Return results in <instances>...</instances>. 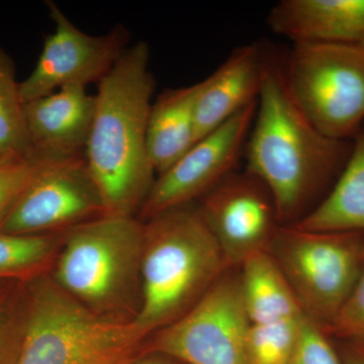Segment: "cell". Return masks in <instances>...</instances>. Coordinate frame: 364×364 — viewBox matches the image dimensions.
<instances>
[{
  "label": "cell",
  "mask_w": 364,
  "mask_h": 364,
  "mask_svg": "<svg viewBox=\"0 0 364 364\" xmlns=\"http://www.w3.org/2000/svg\"><path fill=\"white\" fill-rule=\"evenodd\" d=\"M339 354L343 364H364V346L361 345L344 342Z\"/></svg>",
  "instance_id": "26"
},
{
  "label": "cell",
  "mask_w": 364,
  "mask_h": 364,
  "mask_svg": "<svg viewBox=\"0 0 364 364\" xmlns=\"http://www.w3.org/2000/svg\"><path fill=\"white\" fill-rule=\"evenodd\" d=\"M304 316L267 324H250L247 364H291L298 347Z\"/></svg>",
  "instance_id": "20"
},
{
  "label": "cell",
  "mask_w": 364,
  "mask_h": 364,
  "mask_svg": "<svg viewBox=\"0 0 364 364\" xmlns=\"http://www.w3.org/2000/svg\"><path fill=\"white\" fill-rule=\"evenodd\" d=\"M257 102L198 140L178 161L156 177L139 212L144 222L167 210L191 205L233 173L245 150Z\"/></svg>",
  "instance_id": "11"
},
{
  "label": "cell",
  "mask_w": 364,
  "mask_h": 364,
  "mask_svg": "<svg viewBox=\"0 0 364 364\" xmlns=\"http://www.w3.org/2000/svg\"><path fill=\"white\" fill-rule=\"evenodd\" d=\"M141 301L133 321L146 335L196 305L228 267L198 207L173 208L144 222Z\"/></svg>",
  "instance_id": "3"
},
{
  "label": "cell",
  "mask_w": 364,
  "mask_h": 364,
  "mask_svg": "<svg viewBox=\"0 0 364 364\" xmlns=\"http://www.w3.org/2000/svg\"><path fill=\"white\" fill-rule=\"evenodd\" d=\"M267 251L304 312L326 330L360 275L364 232H312L280 225Z\"/></svg>",
  "instance_id": "6"
},
{
  "label": "cell",
  "mask_w": 364,
  "mask_h": 364,
  "mask_svg": "<svg viewBox=\"0 0 364 364\" xmlns=\"http://www.w3.org/2000/svg\"><path fill=\"white\" fill-rule=\"evenodd\" d=\"M352 141L323 135L289 87L286 55L264 46L262 86L247 143L246 170L270 191L280 223L296 224L306 205L338 178Z\"/></svg>",
  "instance_id": "1"
},
{
  "label": "cell",
  "mask_w": 364,
  "mask_h": 364,
  "mask_svg": "<svg viewBox=\"0 0 364 364\" xmlns=\"http://www.w3.org/2000/svg\"><path fill=\"white\" fill-rule=\"evenodd\" d=\"M241 268L242 296L250 324L279 322L305 313L268 251L251 256Z\"/></svg>",
  "instance_id": "18"
},
{
  "label": "cell",
  "mask_w": 364,
  "mask_h": 364,
  "mask_svg": "<svg viewBox=\"0 0 364 364\" xmlns=\"http://www.w3.org/2000/svg\"><path fill=\"white\" fill-rule=\"evenodd\" d=\"M30 151L16 66L13 58L0 47V153Z\"/></svg>",
  "instance_id": "19"
},
{
  "label": "cell",
  "mask_w": 364,
  "mask_h": 364,
  "mask_svg": "<svg viewBox=\"0 0 364 364\" xmlns=\"http://www.w3.org/2000/svg\"><path fill=\"white\" fill-rule=\"evenodd\" d=\"M97 85L86 164L105 214L136 217L156 179L147 147L156 87L147 43L129 46Z\"/></svg>",
  "instance_id": "2"
},
{
  "label": "cell",
  "mask_w": 364,
  "mask_h": 364,
  "mask_svg": "<svg viewBox=\"0 0 364 364\" xmlns=\"http://www.w3.org/2000/svg\"><path fill=\"white\" fill-rule=\"evenodd\" d=\"M144 222L105 214L67 231L57 262V284L93 312L107 316L141 289Z\"/></svg>",
  "instance_id": "5"
},
{
  "label": "cell",
  "mask_w": 364,
  "mask_h": 364,
  "mask_svg": "<svg viewBox=\"0 0 364 364\" xmlns=\"http://www.w3.org/2000/svg\"><path fill=\"white\" fill-rule=\"evenodd\" d=\"M16 345V328L0 314V364H9Z\"/></svg>",
  "instance_id": "25"
},
{
  "label": "cell",
  "mask_w": 364,
  "mask_h": 364,
  "mask_svg": "<svg viewBox=\"0 0 364 364\" xmlns=\"http://www.w3.org/2000/svg\"><path fill=\"white\" fill-rule=\"evenodd\" d=\"M146 336L133 320L93 312L45 282L33 294L16 364H126Z\"/></svg>",
  "instance_id": "4"
},
{
  "label": "cell",
  "mask_w": 364,
  "mask_h": 364,
  "mask_svg": "<svg viewBox=\"0 0 364 364\" xmlns=\"http://www.w3.org/2000/svg\"><path fill=\"white\" fill-rule=\"evenodd\" d=\"M51 159L30 152L0 153V226L41 167Z\"/></svg>",
  "instance_id": "21"
},
{
  "label": "cell",
  "mask_w": 364,
  "mask_h": 364,
  "mask_svg": "<svg viewBox=\"0 0 364 364\" xmlns=\"http://www.w3.org/2000/svg\"><path fill=\"white\" fill-rule=\"evenodd\" d=\"M286 71L314 126L335 140H353L364 124V45L294 44Z\"/></svg>",
  "instance_id": "7"
},
{
  "label": "cell",
  "mask_w": 364,
  "mask_h": 364,
  "mask_svg": "<svg viewBox=\"0 0 364 364\" xmlns=\"http://www.w3.org/2000/svg\"><path fill=\"white\" fill-rule=\"evenodd\" d=\"M294 226L312 232H364V124L331 191Z\"/></svg>",
  "instance_id": "17"
},
{
  "label": "cell",
  "mask_w": 364,
  "mask_h": 364,
  "mask_svg": "<svg viewBox=\"0 0 364 364\" xmlns=\"http://www.w3.org/2000/svg\"><path fill=\"white\" fill-rule=\"evenodd\" d=\"M198 208L228 269L267 251L280 226L272 193L246 169L220 182L203 196Z\"/></svg>",
  "instance_id": "12"
},
{
  "label": "cell",
  "mask_w": 364,
  "mask_h": 364,
  "mask_svg": "<svg viewBox=\"0 0 364 364\" xmlns=\"http://www.w3.org/2000/svg\"><path fill=\"white\" fill-rule=\"evenodd\" d=\"M329 336L322 326L305 314L298 347L291 364H343Z\"/></svg>",
  "instance_id": "23"
},
{
  "label": "cell",
  "mask_w": 364,
  "mask_h": 364,
  "mask_svg": "<svg viewBox=\"0 0 364 364\" xmlns=\"http://www.w3.org/2000/svg\"><path fill=\"white\" fill-rule=\"evenodd\" d=\"M95 109V95L83 86H67L23 104L31 149L51 160L85 155Z\"/></svg>",
  "instance_id": "13"
},
{
  "label": "cell",
  "mask_w": 364,
  "mask_h": 364,
  "mask_svg": "<svg viewBox=\"0 0 364 364\" xmlns=\"http://www.w3.org/2000/svg\"><path fill=\"white\" fill-rule=\"evenodd\" d=\"M326 332L344 342L364 346V259L353 291Z\"/></svg>",
  "instance_id": "24"
},
{
  "label": "cell",
  "mask_w": 364,
  "mask_h": 364,
  "mask_svg": "<svg viewBox=\"0 0 364 364\" xmlns=\"http://www.w3.org/2000/svg\"><path fill=\"white\" fill-rule=\"evenodd\" d=\"M56 239L50 235H14L0 232V274L25 272L51 255Z\"/></svg>",
  "instance_id": "22"
},
{
  "label": "cell",
  "mask_w": 364,
  "mask_h": 364,
  "mask_svg": "<svg viewBox=\"0 0 364 364\" xmlns=\"http://www.w3.org/2000/svg\"><path fill=\"white\" fill-rule=\"evenodd\" d=\"M47 6L55 30L46 37L32 73L20 82L23 104L67 86L100 82L129 47L130 33L124 26L92 36L74 25L55 2Z\"/></svg>",
  "instance_id": "9"
},
{
  "label": "cell",
  "mask_w": 364,
  "mask_h": 364,
  "mask_svg": "<svg viewBox=\"0 0 364 364\" xmlns=\"http://www.w3.org/2000/svg\"><path fill=\"white\" fill-rule=\"evenodd\" d=\"M263 59L264 45L241 46L212 75L200 81L196 107V142L258 102Z\"/></svg>",
  "instance_id": "14"
},
{
  "label": "cell",
  "mask_w": 364,
  "mask_h": 364,
  "mask_svg": "<svg viewBox=\"0 0 364 364\" xmlns=\"http://www.w3.org/2000/svg\"><path fill=\"white\" fill-rule=\"evenodd\" d=\"M229 270L188 312L159 330L157 350L188 364H247L250 322L240 277Z\"/></svg>",
  "instance_id": "8"
},
{
  "label": "cell",
  "mask_w": 364,
  "mask_h": 364,
  "mask_svg": "<svg viewBox=\"0 0 364 364\" xmlns=\"http://www.w3.org/2000/svg\"><path fill=\"white\" fill-rule=\"evenodd\" d=\"M105 214L104 203L86 164L85 155L51 160L41 167L0 226L14 235H44Z\"/></svg>",
  "instance_id": "10"
},
{
  "label": "cell",
  "mask_w": 364,
  "mask_h": 364,
  "mask_svg": "<svg viewBox=\"0 0 364 364\" xmlns=\"http://www.w3.org/2000/svg\"><path fill=\"white\" fill-rule=\"evenodd\" d=\"M132 364H170L167 361L162 360V359H148V360L140 361V363Z\"/></svg>",
  "instance_id": "27"
},
{
  "label": "cell",
  "mask_w": 364,
  "mask_h": 364,
  "mask_svg": "<svg viewBox=\"0 0 364 364\" xmlns=\"http://www.w3.org/2000/svg\"><path fill=\"white\" fill-rule=\"evenodd\" d=\"M200 88L198 82L163 91L151 107L147 147L158 176L196 143V107Z\"/></svg>",
  "instance_id": "16"
},
{
  "label": "cell",
  "mask_w": 364,
  "mask_h": 364,
  "mask_svg": "<svg viewBox=\"0 0 364 364\" xmlns=\"http://www.w3.org/2000/svg\"><path fill=\"white\" fill-rule=\"evenodd\" d=\"M267 21L294 44L364 45V0H282Z\"/></svg>",
  "instance_id": "15"
}]
</instances>
